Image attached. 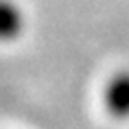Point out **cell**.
Segmentation results:
<instances>
[{
    "label": "cell",
    "mask_w": 129,
    "mask_h": 129,
    "mask_svg": "<svg viewBox=\"0 0 129 129\" xmlns=\"http://www.w3.org/2000/svg\"><path fill=\"white\" fill-rule=\"evenodd\" d=\"M103 103L114 118H129V70L116 72L103 89Z\"/></svg>",
    "instance_id": "obj_1"
},
{
    "label": "cell",
    "mask_w": 129,
    "mask_h": 129,
    "mask_svg": "<svg viewBox=\"0 0 129 129\" xmlns=\"http://www.w3.org/2000/svg\"><path fill=\"white\" fill-rule=\"evenodd\" d=\"M26 17L20 6L13 0H0V41H17L24 31Z\"/></svg>",
    "instance_id": "obj_2"
}]
</instances>
